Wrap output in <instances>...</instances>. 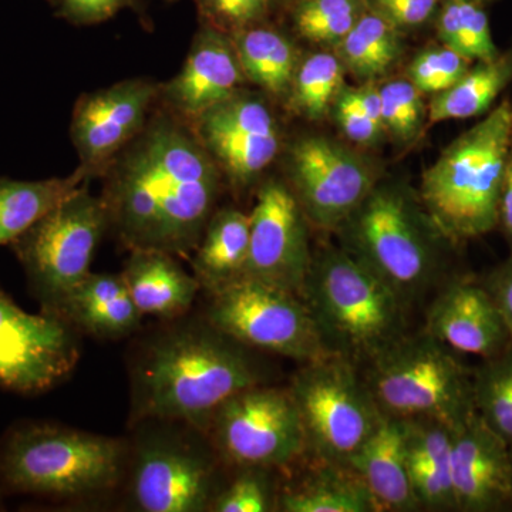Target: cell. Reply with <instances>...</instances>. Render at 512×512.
Masks as SVG:
<instances>
[{
	"label": "cell",
	"instance_id": "6da1fadb",
	"mask_svg": "<svg viewBox=\"0 0 512 512\" xmlns=\"http://www.w3.org/2000/svg\"><path fill=\"white\" fill-rule=\"evenodd\" d=\"M101 175L109 231L130 251L174 256L198 247L222 184L190 123L170 110L153 114Z\"/></svg>",
	"mask_w": 512,
	"mask_h": 512
},
{
	"label": "cell",
	"instance_id": "7a4b0ae2",
	"mask_svg": "<svg viewBox=\"0 0 512 512\" xmlns=\"http://www.w3.org/2000/svg\"><path fill=\"white\" fill-rule=\"evenodd\" d=\"M259 352L207 319L170 320L138 345L130 363V424L181 421L204 433L212 413L248 387L266 384Z\"/></svg>",
	"mask_w": 512,
	"mask_h": 512
},
{
	"label": "cell",
	"instance_id": "3957f363",
	"mask_svg": "<svg viewBox=\"0 0 512 512\" xmlns=\"http://www.w3.org/2000/svg\"><path fill=\"white\" fill-rule=\"evenodd\" d=\"M130 441L47 421H22L0 440V491L79 500L116 490Z\"/></svg>",
	"mask_w": 512,
	"mask_h": 512
},
{
	"label": "cell",
	"instance_id": "277c9868",
	"mask_svg": "<svg viewBox=\"0 0 512 512\" xmlns=\"http://www.w3.org/2000/svg\"><path fill=\"white\" fill-rule=\"evenodd\" d=\"M511 141L512 103L505 99L424 171L420 204L444 241L463 244L498 227Z\"/></svg>",
	"mask_w": 512,
	"mask_h": 512
},
{
	"label": "cell",
	"instance_id": "5b68a950",
	"mask_svg": "<svg viewBox=\"0 0 512 512\" xmlns=\"http://www.w3.org/2000/svg\"><path fill=\"white\" fill-rule=\"evenodd\" d=\"M301 298L329 352L355 365L404 335V303L345 248L312 255Z\"/></svg>",
	"mask_w": 512,
	"mask_h": 512
},
{
	"label": "cell",
	"instance_id": "8992f818",
	"mask_svg": "<svg viewBox=\"0 0 512 512\" xmlns=\"http://www.w3.org/2000/svg\"><path fill=\"white\" fill-rule=\"evenodd\" d=\"M458 355L421 330L377 353L363 377L384 416L433 419L454 430L476 412L474 369Z\"/></svg>",
	"mask_w": 512,
	"mask_h": 512
},
{
	"label": "cell",
	"instance_id": "52a82bcc",
	"mask_svg": "<svg viewBox=\"0 0 512 512\" xmlns=\"http://www.w3.org/2000/svg\"><path fill=\"white\" fill-rule=\"evenodd\" d=\"M338 231L343 248L403 303L426 291L439 271L437 241L443 238L402 188L377 184Z\"/></svg>",
	"mask_w": 512,
	"mask_h": 512
},
{
	"label": "cell",
	"instance_id": "ba28073f",
	"mask_svg": "<svg viewBox=\"0 0 512 512\" xmlns=\"http://www.w3.org/2000/svg\"><path fill=\"white\" fill-rule=\"evenodd\" d=\"M127 488L131 504L143 512H207L224 481L218 456L201 430L181 421L134 424Z\"/></svg>",
	"mask_w": 512,
	"mask_h": 512
},
{
	"label": "cell",
	"instance_id": "9c48e42d",
	"mask_svg": "<svg viewBox=\"0 0 512 512\" xmlns=\"http://www.w3.org/2000/svg\"><path fill=\"white\" fill-rule=\"evenodd\" d=\"M109 231L103 198L84 185L12 242L42 312L55 315L90 274L94 252Z\"/></svg>",
	"mask_w": 512,
	"mask_h": 512
},
{
	"label": "cell",
	"instance_id": "30bf717a",
	"mask_svg": "<svg viewBox=\"0 0 512 512\" xmlns=\"http://www.w3.org/2000/svg\"><path fill=\"white\" fill-rule=\"evenodd\" d=\"M305 429L308 454L345 463L383 414L355 363L329 355L303 363L289 384Z\"/></svg>",
	"mask_w": 512,
	"mask_h": 512
},
{
	"label": "cell",
	"instance_id": "8fae6325",
	"mask_svg": "<svg viewBox=\"0 0 512 512\" xmlns=\"http://www.w3.org/2000/svg\"><path fill=\"white\" fill-rule=\"evenodd\" d=\"M208 298L202 316L249 349L301 363L333 355L298 293L242 276Z\"/></svg>",
	"mask_w": 512,
	"mask_h": 512
},
{
	"label": "cell",
	"instance_id": "7c38bea8",
	"mask_svg": "<svg viewBox=\"0 0 512 512\" xmlns=\"http://www.w3.org/2000/svg\"><path fill=\"white\" fill-rule=\"evenodd\" d=\"M227 466L285 470L308 454L301 414L288 387H248L212 413L204 430Z\"/></svg>",
	"mask_w": 512,
	"mask_h": 512
},
{
	"label": "cell",
	"instance_id": "4fadbf2b",
	"mask_svg": "<svg viewBox=\"0 0 512 512\" xmlns=\"http://www.w3.org/2000/svg\"><path fill=\"white\" fill-rule=\"evenodd\" d=\"M80 360L79 332L50 313L23 311L0 288V387L42 394L64 382Z\"/></svg>",
	"mask_w": 512,
	"mask_h": 512
},
{
	"label": "cell",
	"instance_id": "5bb4252c",
	"mask_svg": "<svg viewBox=\"0 0 512 512\" xmlns=\"http://www.w3.org/2000/svg\"><path fill=\"white\" fill-rule=\"evenodd\" d=\"M289 185L306 220L338 231L377 185L375 168L322 136L299 138L286 158Z\"/></svg>",
	"mask_w": 512,
	"mask_h": 512
},
{
	"label": "cell",
	"instance_id": "9a60e30c",
	"mask_svg": "<svg viewBox=\"0 0 512 512\" xmlns=\"http://www.w3.org/2000/svg\"><path fill=\"white\" fill-rule=\"evenodd\" d=\"M195 136L235 190L254 184L281 153V128L258 94L237 93L191 121Z\"/></svg>",
	"mask_w": 512,
	"mask_h": 512
},
{
	"label": "cell",
	"instance_id": "2e32d148",
	"mask_svg": "<svg viewBox=\"0 0 512 512\" xmlns=\"http://www.w3.org/2000/svg\"><path fill=\"white\" fill-rule=\"evenodd\" d=\"M245 278L301 296L312 262L305 214L288 185L271 178L259 187L249 214Z\"/></svg>",
	"mask_w": 512,
	"mask_h": 512
},
{
	"label": "cell",
	"instance_id": "e0dca14e",
	"mask_svg": "<svg viewBox=\"0 0 512 512\" xmlns=\"http://www.w3.org/2000/svg\"><path fill=\"white\" fill-rule=\"evenodd\" d=\"M160 97V84L123 80L80 97L73 111L72 140L80 165L101 175L113 158L138 136Z\"/></svg>",
	"mask_w": 512,
	"mask_h": 512
},
{
	"label": "cell",
	"instance_id": "ac0fdd59",
	"mask_svg": "<svg viewBox=\"0 0 512 512\" xmlns=\"http://www.w3.org/2000/svg\"><path fill=\"white\" fill-rule=\"evenodd\" d=\"M451 476L458 511L512 507V448L477 412L453 430Z\"/></svg>",
	"mask_w": 512,
	"mask_h": 512
},
{
	"label": "cell",
	"instance_id": "d6986e66",
	"mask_svg": "<svg viewBox=\"0 0 512 512\" xmlns=\"http://www.w3.org/2000/svg\"><path fill=\"white\" fill-rule=\"evenodd\" d=\"M245 83L232 37L201 25L180 72L160 84V97L171 113L191 123Z\"/></svg>",
	"mask_w": 512,
	"mask_h": 512
},
{
	"label": "cell",
	"instance_id": "ffe728a7",
	"mask_svg": "<svg viewBox=\"0 0 512 512\" xmlns=\"http://www.w3.org/2000/svg\"><path fill=\"white\" fill-rule=\"evenodd\" d=\"M430 336L464 355L491 359L512 343L510 329L483 284L458 279L436 296L426 316Z\"/></svg>",
	"mask_w": 512,
	"mask_h": 512
},
{
	"label": "cell",
	"instance_id": "44dd1931",
	"mask_svg": "<svg viewBox=\"0 0 512 512\" xmlns=\"http://www.w3.org/2000/svg\"><path fill=\"white\" fill-rule=\"evenodd\" d=\"M404 420L382 416L372 436L345 461L362 478L379 511H416L407 470Z\"/></svg>",
	"mask_w": 512,
	"mask_h": 512
},
{
	"label": "cell",
	"instance_id": "7402d4cb",
	"mask_svg": "<svg viewBox=\"0 0 512 512\" xmlns=\"http://www.w3.org/2000/svg\"><path fill=\"white\" fill-rule=\"evenodd\" d=\"M121 276L141 315L165 322L188 315L201 291L177 256L156 249L130 251Z\"/></svg>",
	"mask_w": 512,
	"mask_h": 512
},
{
	"label": "cell",
	"instance_id": "603a6c76",
	"mask_svg": "<svg viewBox=\"0 0 512 512\" xmlns=\"http://www.w3.org/2000/svg\"><path fill=\"white\" fill-rule=\"evenodd\" d=\"M55 315L79 333L109 340L133 335L143 319L121 274L94 272L66 296Z\"/></svg>",
	"mask_w": 512,
	"mask_h": 512
},
{
	"label": "cell",
	"instance_id": "cb8c5ba5",
	"mask_svg": "<svg viewBox=\"0 0 512 512\" xmlns=\"http://www.w3.org/2000/svg\"><path fill=\"white\" fill-rule=\"evenodd\" d=\"M316 457V456H315ZM318 458V463L291 483L278 487L276 511L377 512L362 478L340 461Z\"/></svg>",
	"mask_w": 512,
	"mask_h": 512
},
{
	"label": "cell",
	"instance_id": "d4e9b609",
	"mask_svg": "<svg viewBox=\"0 0 512 512\" xmlns=\"http://www.w3.org/2000/svg\"><path fill=\"white\" fill-rule=\"evenodd\" d=\"M249 227V214L235 208L214 211L192 256V269L201 291L208 295L244 276Z\"/></svg>",
	"mask_w": 512,
	"mask_h": 512
},
{
	"label": "cell",
	"instance_id": "484cf974",
	"mask_svg": "<svg viewBox=\"0 0 512 512\" xmlns=\"http://www.w3.org/2000/svg\"><path fill=\"white\" fill-rule=\"evenodd\" d=\"M93 177L96 175L92 171L79 165L74 173L62 178L40 181L0 178V247L12 244L70 195L89 185Z\"/></svg>",
	"mask_w": 512,
	"mask_h": 512
},
{
	"label": "cell",
	"instance_id": "4316f807",
	"mask_svg": "<svg viewBox=\"0 0 512 512\" xmlns=\"http://www.w3.org/2000/svg\"><path fill=\"white\" fill-rule=\"evenodd\" d=\"M231 37L247 82L278 99L288 97L301 63L292 40L262 23Z\"/></svg>",
	"mask_w": 512,
	"mask_h": 512
},
{
	"label": "cell",
	"instance_id": "83f0119b",
	"mask_svg": "<svg viewBox=\"0 0 512 512\" xmlns=\"http://www.w3.org/2000/svg\"><path fill=\"white\" fill-rule=\"evenodd\" d=\"M512 82V50L490 62H478L450 89L437 93L429 107V126L447 120L483 116Z\"/></svg>",
	"mask_w": 512,
	"mask_h": 512
},
{
	"label": "cell",
	"instance_id": "f1b7e54d",
	"mask_svg": "<svg viewBox=\"0 0 512 512\" xmlns=\"http://www.w3.org/2000/svg\"><path fill=\"white\" fill-rule=\"evenodd\" d=\"M402 52L399 29L379 13L366 9L336 46V56L359 79L383 76Z\"/></svg>",
	"mask_w": 512,
	"mask_h": 512
},
{
	"label": "cell",
	"instance_id": "f546056e",
	"mask_svg": "<svg viewBox=\"0 0 512 512\" xmlns=\"http://www.w3.org/2000/svg\"><path fill=\"white\" fill-rule=\"evenodd\" d=\"M345 72L333 53H315L301 60L288 94L289 106L305 119L322 120L342 92Z\"/></svg>",
	"mask_w": 512,
	"mask_h": 512
},
{
	"label": "cell",
	"instance_id": "4dcf8cb0",
	"mask_svg": "<svg viewBox=\"0 0 512 512\" xmlns=\"http://www.w3.org/2000/svg\"><path fill=\"white\" fill-rule=\"evenodd\" d=\"M474 409L512 447V343L473 375Z\"/></svg>",
	"mask_w": 512,
	"mask_h": 512
},
{
	"label": "cell",
	"instance_id": "1f68e13d",
	"mask_svg": "<svg viewBox=\"0 0 512 512\" xmlns=\"http://www.w3.org/2000/svg\"><path fill=\"white\" fill-rule=\"evenodd\" d=\"M441 43L470 62H490L500 55L490 22L477 2L448 0L437 20Z\"/></svg>",
	"mask_w": 512,
	"mask_h": 512
},
{
	"label": "cell",
	"instance_id": "d6a6232c",
	"mask_svg": "<svg viewBox=\"0 0 512 512\" xmlns=\"http://www.w3.org/2000/svg\"><path fill=\"white\" fill-rule=\"evenodd\" d=\"M366 9V0H298L293 26L309 42L336 47Z\"/></svg>",
	"mask_w": 512,
	"mask_h": 512
},
{
	"label": "cell",
	"instance_id": "836d02e7",
	"mask_svg": "<svg viewBox=\"0 0 512 512\" xmlns=\"http://www.w3.org/2000/svg\"><path fill=\"white\" fill-rule=\"evenodd\" d=\"M238 474L225 483L212 504V512L276 511L274 471L265 467H238Z\"/></svg>",
	"mask_w": 512,
	"mask_h": 512
},
{
	"label": "cell",
	"instance_id": "e575fe53",
	"mask_svg": "<svg viewBox=\"0 0 512 512\" xmlns=\"http://www.w3.org/2000/svg\"><path fill=\"white\" fill-rule=\"evenodd\" d=\"M383 126L397 141L410 143L424 119L421 92L409 79H396L380 87Z\"/></svg>",
	"mask_w": 512,
	"mask_h": 512
},
{
	"label": "cell",
	"instance_id": "d590c367",
	"mask_svg": "<svg viewBox=\"0 0 512 512\" xmlns=\"http://www.w3.org/2000/svg\"><path fill=\"white\" fill-rule=\"evenodd\" d=\"M470 64V60L450 47H430L414 57L409 80L421 93H441L454 86L470 69Z\"/></svg>",
	"mask_w": 512,
	"mask_h": 512
},
{
	"label": "cell",
	"instance_id": "8d00e7d4",
	"mask_svg": "<svg viewBox=\"0 0 512 512\" xmlns=\"http://www.w3.org/2000/svg\"><path fill=\"white\" fill-rule=\"evenodd\" d=\"M201 25L232 36L264 23L272 0H195Z\"/></svg>",
	"mask_w": 512,
	"mask_h": 512
},
{
	"label": "cell",
	"instance_id": "74e56055",
	"mask_svg": "<svg viewBox=\"0 0 512 512\" xmlns=\"http://www.w3.org/2000/svg\"><path fill=\"white\" fill-rule=\"evenodd\" d=\"M336 121L345 136L360 146H373L382 136L383 128L377 126L367 117L360 104L353 96L352 89L339 93L333 103Z\"/></svg>",
	"mask_w": 512,
	"mask_h": 512
},
{
	"label": "cell",
	"instance_id": "f35d334b",
	"mask_svg": "<svg viewBox=\"0 0 512 512\" xmlns=\"http://www.w3.org/2000/svg\"><path fill=\"white\" fill-rule=\"evenodd\" d=\"M60 18L76 26L97 25L106 22L120 10H140V0H59Z\"/></svg>",
	"mask_w": 512,
	"mask_h": 512
},
{
	"label": "cell",
	"instance_id": "ab89813d",
	"mask_svg": "<svg viewBox=\"0 0 512 512\" xmlns=\"http://www.w3.org/2000/svg\"><path fill=\"white\" fill-rule=\"evenodd\" d=\"M437 2L439 0H366V6L397 29H410L426 23Z\"/></svg>",
	"mask_w": 512,
	"mask_h": 512
},
{
	"label": "cell",
	"instance_id": "60d3db41",
	"mask_svg": "<svg viewBox=\"0 0 512 512\" xmlns=\"http://www.w3.org/2000/svg\"><path fill=\"white\" fill-rule=\"evenodd\" d=\"M483 285L500 309L512 338V258L495 269Z\"/></svg>",
	"mask_w": 512,
	"mask_h": 512
},
{
	"label": "cell",
	"instance_id": "b9f144b4",
	"mask_svg": "<svg viewBox=\"0 0 512 512\" xmlns=\"http://www.w3.org/2000/svg\"><path fill=\"white\" fill-rule=\"evenodd\" d=\"M498 225L503 227L505 237L512 245V141L508 154L507 167L501 187L500 205H498Z\"/></svg>",
	"mask_w": 512,
	"mask_h": 512
},
{
	"label": "cell",
	"instance_id": "7bdbcfd3",
	"mask_svg": "<svg viewBox=\"0 0 512 512\" xmlns=\"http://www.w3.org/2000/svg\"><path fill=\"white\" fill-rule=\"evenodd\" d=\"M353 96L357 100V103L360 104L363 111L367 114L370 120L373 123H376L377 126H383V116H382V96H380V89H377L375 86H367L357 87V89H352Z\"/></svg>",
	"mask_w": 512,
	"mask_h": 512
},
{
	"label": "cell",
	"instance_id": "ee69618b",
	"mask_svg": "<svg viewBox=\"0 0 512 512\" xmlns=\"http://www.w3.org/2000/svg\"><path fill=\"white\" fill-rule=\"evenodd\" d=\"M279 2H284V3H295V2H298V0H279Z\"/></svg>",
	"mask_w": 512,
	"mask_h": 512
},
{
	"label": "cell",
	"instance_id": "f6af8a7d",
	"mask_svg": "<svg viewBox=\"0 0 512 512\" xmlns=\"http://www.w3.org/2000/svg\"><path fill=\"white\" fill-rule=\"evenodd\" d=\"M49 2L57 3V2H59V0H49Z\"/></svg>",
	"mask_w": 512,
	"mask_h": 512
},
{
	"label": "cell",
	"instance_id": "bcb514c9",
	"mask_svg": "<svg viewBox=\"0 0 512 512\" xmlns=\"http://www.w3.org/2000/svg\"><path fill=\"white\" fill-rule=\"evenodd\" d=\"M471 2H481V0H471Z\"/></svg>",
	"mask_w": 512,
	"mask_h": 512
},
{
	"label": "cell",
	"instance_id": "7dc6e473",
	"mask_svg": "<svg viewBox=\"0 0 512 512\" xmlns=\"http://www.w3.org/2000/svg\"><path fill=\"white\" fill-rule=\"evenodd\" d=\"M512 448V447H511Z\"/></svg>",
	"mask_w": 512,
	"mask_h": 512
}]
</instances>
